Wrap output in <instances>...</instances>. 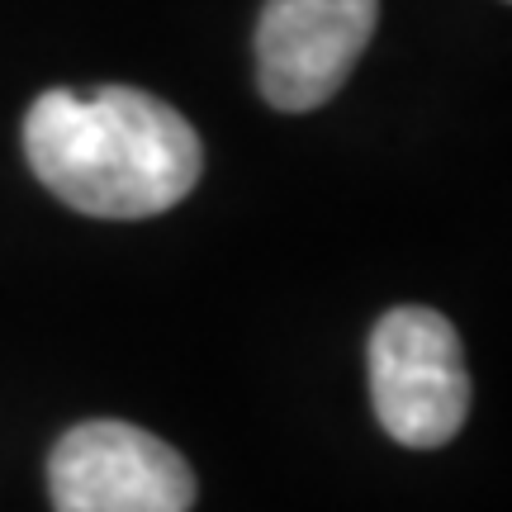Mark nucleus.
<instances>
[{
    "label": "nucleus",
    "mask_w": 512,
    "mask_h": 512,
    "mask_svg": "<svg viewBox=\"0 0 512 512\" xmlns=\"http://www.w3.org/2000/svg\"><path fill=\"white\" fill-rule=\"evenodd\" d=\"M24 157L62 204L91 219H152L195 190L200 133L138 86L48 91L24 119Z\"/></svg>",
    "instance_id": "nucleus-1"
},
{
    "label": "nucleus",
    "mask_w": 512,
    "mask_h": 512,
    "mask_svg": "<svg viewBox=\"0 0 512 512\" xmlns=\"http://www.w3.org/2000/svg\"><path fill=\"white\" fill-rule=\"evenodd\" d=\"M370 403L394 441L446 446L470 413V375L451 318L422 304L389 309L370 332Z\"/></svg>",
    "instance_id": "nucleus-2"
},
{
    "label": "nucleus",
    "mask_w": 512,
    "mask_h": 512,
    "mask_svg": "<svg viewBox=\"0 0 512 512\" xmlns=\"http://www.w3.org/2000/svg\"><path fill=\"white\" fill-rule=\"evenodd\" d=\"M57 512H190L195 475L176 446L133 422L72 427L48 456Z\"/></svg>",
    "instance_id": "nucleus-3"
},
{
    "label": "nucleus",
    "mask_w": 512,
    "mask_h": 512,
    "mask_svg": "<svg viewBox=\"0 0 512 512\" xmlns=\"http://www.w3.org/2000/svg\"><path fill=\"white\" fill-rule=\"evenodd\" d=\"M380 24V0H266L256 86L285 114H309L347 86Z\"/></svg>",
    "instance_id": "nucleus-4"
}]
</instances>
